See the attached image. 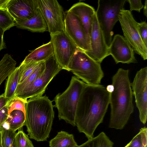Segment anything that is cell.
I'll use <instances>...</instances> for the list:
<instances>
[{"mask_svg":"<svg viewBox=\"0 0 147 147\" xmlns=\"http://www.w3.org/2000/svg\"><path fill=\"white\" fill-rule=\"evenodd\" d=\"M124 147H130V145L129 143L126 146H125Z\"/></svg>","mask_w":147,"mask_h":147,"instance_id":"60d3db41","label":"cell"},{"mask_svg":"<svg viewBox=\"0 0 147 147\" xmlns=\"http://www.w3.org/2000/svg\"><path fill=\"white\" fill-rule=\"evenodd\" d=\"M41 62H22L19 66L20 68V72L18 84L22 83L30 76Z\"/></svg>","mask_w":147,"mask_h":147,"instance_id":"d4e9b609","label":"cell"},{"mask_svg":"<svg viewBox=\"0 0 147 147\" xmlns=\"http://www.w3.org/2000/svg\"><path fill=\"white\" fill-rule=\"evenodd\" d=\"M20 72V68L19 66L7 77L3 94L5 97L9 99L15 96V92L18 84Z\"/></svg>","mask_w":147,"mask_h":147,"instance_id":"44dd1931","label":"cell"},{"mask_svg":"<svg viewBox=\"0 0 147 147\" xmlns=\"http://www.w3.org/2000/svg\"><path fill=\"white\" fill-rule=\"evenodd\" d=\"M124 38L134 52L140 55L144 60L147 59V47L142 41L139 33L137 22L131 12L124 9L118 15Z\"/></svg>","mask_w":147,"mask_h":147,"instance_id":"52a82bcc","label":"cell"},{"mask_svg":"<svg viewBox=\"0 0 147 147\" xmlns=\"http://www.w3.org/2000/svg\"><path fill=\"white\" fill-rule=\"evenodd\" d=\"M126 1L129 4V11L131 12L133 10H135L140 12L141 9L144 7V5L141 0H127Z\"/></svg>","mask_w":147,"mask_h":147,"instance_id":"1f68e13d","label":"cell"},{"mask_svg":"<svg viewBox=\"0 0 147 147\" xmlns=\"http://www.w3.org/2000/svg\"><path fill=\"white\" fill-rule=\"evenodd\" d=\"M55 57L62 69L69 71V64L78 49L65 32L50 35Z\"/></svg>","mask_w":147,"mask_h":147,"instance_id":"30bf717a","label":"cell"},{"mask_svg":"<svg viewBox=\"0 0 147 147\" xmlns=\"http://www.w3.org/2000/svg\"><path fill=\"white\" fill-rule=\"evenodd\" d=\"M4 128V127L3 126L1 127L0 128V132H1L2 131L3 129Z\"/></svg>","mask_w":147,"mask_h":147,"instance_id":"ab89813d","label":"cell"},{"mask_svg":"<svg viewBox=\"0 0 147 147\" xmlns=\"http://www.w3.org/2000/svg\"><path fill=\"white\" fill-rule=\"evenodd\" d=\"M90 50L84 51L88 56L100 63L109 55L102 32L97 21L96 13L94 16L90 38Z\"/></svg>","mask_w":147,"mask_h":147,"instance_id":"4fadbf2b","label":"cell"},{"mask_svg":"<svg viewBox=\"0 0 147 147\" xmlns=\"http://www.w3.org/2000/svg\"><path fill=\"white\" fill-rule=\"evenodd\" d=\"M131 86L141 122L144 124L147 118V67L138 71Z\"/></svg>","mask_w":147,"mask_h":147,"instance_id":"8fae6325","label":"cell"},{"mask_svg":"<svg viewBox=\"0 0 147 147\" xmlns=\"http://www.w3.org/2000/svg\"><path fill=\"white\" fill-rule=\"evenodd\" d=\"M38 8L47 25L50 35L65 32L64 13L56 0H37Z\"/></svg>","mask_w":147,"mask_h":147,"instance_id":"9c48e42d","label":"cell"},{"mask_svg":"<svg viewBox=\"0 0 147 147\" xmlns=\"http://www.w3.org/2000/svg\"><path fill=\"white\" fill-rule=\"evenodd\" d=\"M129 74L128 69L119 68L112 77L114 90L110 95L109 128L123 129L134 112L133 95Z\"/></svg>","mask_w":147,"mask_h":147,"instance_id":"7a4b0ae2","label":"cell"},{"mask_svg":"<svg viewBox=\"0 0 147 147\" xmlns=\"http://www.w3.org/2000/svg\"><path fill=\"white\" fill-rule=\"evenodd\" d=\"M54 54L53 45L51 41L36 48L25 58L22 61L38 62L45 61Z\"/></svg>","mask_w":147,"mask_h":147,"instance_id":"ac0fdd59","label":"cell"},{"mask_svg":"<svg viewBox=\"0 0 147 147\" xmlns=\"http://www.w3.org/2000/svg\"><path fill=\"white\" fill-rule=\"evenodd\" d=\"M86 83L76 76L72 77L69 84L62 93L55 97L54 107L57 108L59 120L63 119L73 126L79 99Z\"/></svg>","mask_w":147,"mask_h":147,"instance_id":"277c9868","label":"cell"},{"mask_svg":"<svg viewBox=\"0 0 147 147\" xmlns=\"http://www.w3.org/2000/svg\"><path fill=\"white\" fill-rule=\"evenodd\" d=\"M8 116V109L6 105L0 110V128L2 127Z\"/></svg>","mask_w":147,"mask_h":147,"instance_id":"d6a6232c","label":"cell"},{"mask_svg":"<svg viewBox=\"0 0 147 147\" xmlns=\"http://www.w3.org/2000/svg\"><path fill=\"white\" fill-rule=\"evenodd\" d=\"M107 91L110 93L113 92L114 90V87L112 84L109 85L107 86L106 87Z\"/></svg>","mask_w":147,"mask_h":147,"instance_id":"8d00e7d4","label":"cell"},{"mask_svg":"<svg viewBox=\"0 0 147 147\" xmlns=\"http://www.w3.org/2000/svg\"><path fill=\"white\" fill-rule=\"evenodd\" d=\"M16 147H34L28 136L20 129L15 136Z\"/></svg>","mask_w":147,"mask_h":147,"instance_id":"f546056e","label":"cell"},{"mask_svg":"<svg viewBox=\"0 0 147 147\" xmlns=\"http://www.w3.org/2000/svg\"><path fill=\"white\" fill-rule=\"evenodd\" d=\"M110 95L102 85L85 84L78 101L75 122L78 131L84 133L88 139L93 137L96 129L103 122Z\"/></svg>","mask_w":147,"mask_h":147,"instance_id":"6da1fadb","label":"cell"},{"mask_svg":"<svg viewBox=\"0 0 147 147\" xmlns=\"http://www.w3.org/2000/svg\"><path fill=\"white\" fill-rule=\"evenodd\" d=\"M45 67V61H42L37 68L22 83L18 84L15 92L18 96L32 83L43 72Z\"/></svg>","mask_w":147,"mask_h":147,"instance_id":"cb8c5ba5","label":"cell"},{"mask_svg":"<svg viewBox=\"0 0 147 147\" xmlns=\"http://www.w3.org/2000/svg\"><path fill=\"white\" fill-rule=\"evenodd\" d=\"M16 23L7 9H0V28L4 32L16 26Z\"/></svg>","mask_w":147,"mask_h":147,"instance_id":"484cf974","label":"cell"},{"mask_svg":"<svg viewBox=\"0 0 147 147\" xmlns=\"http://www.w3.org/2000/svg\"><path fill=\"white\" fill-rule=\"evenodd\" d=\"M26 121L25 113L19 110H14L8 114L5 122L7 128L15 131L21 129L24 125Z\"/></svg>","mask_w":147,"mask_h":147,"instance_id":"ffe728a7","label":"cell"},{"mask_svg":"<svg viewBox=\"0 0 147 147\" xmlns=\"http://www.w3.org/2000/svg\"><path fill=\"white\" fill-rule=\"evenodd\" d=\"M52 102L46 95L27 100L24 125L30 139L39 142L49 138L54 117Z\"/></svg>","mask_w":147,"mask_h":147,"instance_id":"3957f363","label":"cell"},{"mask_svg":"<svg viewBox=\"0 0 147 147\" xmlns=\"http://www.w3.org/2000/svg\"><path fill=\"white\" fill-rule=\"evenodd\" d=\"M16 26L19 28L27 29L32 32H43L48 30L45 21L39 9L29 19L17 22Z\"/></svg>","mask_w":147,"mask_h":147,"instance_id":"e0dca14e","label":"cell"},{"mask_svg":"<svg viewBox=\"0 0 147 147\" xmlns=\"http://www.w3.org/2000/svg\"><path fill=\"white\" fill-rule=\"evenodd\" d=\"M9 0H0V9H7V5Z\"/></svg>","mask_w":147,"mask_h":147,"instance_id":"d590c367","label":"cell"},{"mask_svg":"<svg viewBox=\"0 0 147 147\" xmlns=\"http://www.w3.org/2000/svg\"><path fill=\"white\" fill-rule=\"evenodd\" d=\"M145 147H147V146H146Z\"/></svg>","mask_w":147,"mask_h":147,"instance_id":"b9f144b4","label":"cell"},{"mask_svg":"<svg viewBox=\"0 0 147 147\" xmlns=\"http://www.w3.org/2000/svg\"><path fill=\"white\" fill-rule=\"evenodd\" d=\"M16 64L10 55H4L0 61V85L15 69Z\"/></svg>","mask_w":147,"mask_h":147,"instance_id":"7402d4cb","label":"cell"},{"mask_svg":"<svg viewBox=\"0 0 147 147\" xmlns=\"http://www.w3.org/2000/svg\"><path fill=\"white\" fill-rule=\"evenodd\" d=\"M113 142L106 134L102 132L95 137L76 147H113Z\"/></svg>","mask_w":147,"mask_h":147,"instance_id":"603a6c76","label":"cell"},{"mask_svg":"<svg viewBox=\"0 0 147 147\" xmlns=\"http://www.w3.org/2000/svg\"><path fill=\"white\" fill-rule=\"evenodd\" d=\"M69 10L76 15L80 19L90 50V35L93 20L96 13L94 9L87 3L79 2L74 4Z\"/></svg>","mask_w":147,"mask_h":147,"instance_id":"2e32d148","label":"cell"},{"mask_svg":"<svg viewBox=\"0 0 147 147\" xmlns=\"http://www.w3.org/2000/svg\"><path fill=\"white\" fill-rule=\"evenodd\" d=\"M27 100L18 96H14L9 99L6 105L9 114L14 110H20L25 113V105Z\"/></svg>","mask_w":147,"mask_h":147,"instance_id":"f1b7e54d","label":"cell"},{"mask_svg":"<svg viewBox=\"0 0 147 147\" xmlns=\"http://www.w3.org/2000/svg\"><path fill=\"white\" fill-rule=\"evenodd\" d=\"M64 14L65 33L78 49L85 52L90 50L83 27L78 18L69 10Z\"/></svg>","mask_w":147,"mask_h":147,"instance_id":"7c38bea8","label":"cell"},{"mask_svg":"<svg viewBox=\"0 0 147 147\" xmlns=\"http://www.w3.org/2000/svg\"><path fill=\"white\" fill-rule=\"evenodd\" d=\"M143 13L146 17L147 16V0H146L144 3V6Z\"/></svg>","mask_w":147,"mask_h":147,"instance_id":"74e56055","label":"cell"},{"mask_svg":"<svg viewBox=\"0 0 147 147\" xmlns=\"http://www.w3.org/2000/svg\"><path fill=\"white\" fill-rule=\"evenodd\" d=\"M130 147H145L147 146V128H141L139 132L129 143Z\"/></svg>","mask_w":147,"mask_h":147,"instance_id":"4316f807","label":"cell"},{"mask_svg":"<svg viewBox=\"0 0 147 147\" xmlns=\"http://www.w3.org/2000/svg\"><path fill=\"white\" fill-rule=\"evenodd\" d=\"M50 147H76L78 145L73 134L61 131L49 142Z\"/></svg>","mask_w":147,"mask_h":147,"instance_id":"d6986e66","label":"cell"},{"mask_svg":"<svg viewBox=\"0 0 147 147\" xmlns=\"http://www.w3.org/2000/svg\"><path fill=\"white\" fill-rule=\"evenodd\" d=\"M126 0H98L96 15L109 47L113 39V28L119 21L118 15Z\"/></svg>","mask_w":147,"mask_h":147,"instance_id":"8992f818","label":"cell"},{"mask_svg":"<svg viewBox=\"0 0 147 147\" xmlns=\"http://www.w3.org/2000/svg\"><path fill=\"white\" fill-rule=\"evenodd\" d=\"M45 67L42 74L18 96L27 100L42 95L47 88L54 77L62 69L54 55L45 61Z\"/></svg>","mask_w":147,"mask_h":147,"instance_id":"ba28073f","label":"cell"},{"mask_svg":"<svg viewBox=\"0 0 147 147\" xmlns=\"http://www.w3.org/2000/svg\"><path fill=\"white\" fill-rule=\"evenodd\" d=\"M1 132H0V147H3L2 143Z\"/></svg>","mask_w":147,"mask_h":147,"instance_id":"f35d334b","label":"cell"},{"mask_svg":"<svg viewBox=\"0 0 147 147\" xmlns=\"http://www.w3.org/2000/svg\"><path fill=\"white\" fill-rule=\"evenodd\" d=\"M4 32L0 28V51L6 48V45L3 39Z\"/></svg>","mask_w":147,"mask_h":147,"instance_id":"e575fe53","label":"cell"},{"mask_svg":"<svg viewBox=\"0 0 147 147\" xmlns=\"http://www.w3.org/2000/svg\"><path fill=\"white\" fill-rule=\"evenodd\" d=\"M9 100L5 97L4 94L0 95V110L6 105Z\"/></svg>","mask_w":147,"mask_h":147,"instance_id":"836d02e7","label":"cell"},{"mask_svg":"<svg viewBox=\"0 0 147 147\" xmlns=\"http://www.w3.org/2000/svg\"><path fill=\"white\" fill-rule=\"evenodd\" d=\"M16 134V131L4 127L1 132L3 147H16L15 136Z\"/></svg>","mask_w":147,"mask_h":147,"instance_id":"83f0119b","label":"cell"},{"mask_svg":"<svg viewBox=\"0 0 147 147\" xmlns=\"http://www.w3.org/2000/svg\"><path fill=\"white\" fill-rule=\"evenodd\" d=\"M38 9L37 0H9L7 9L17 22L30 18Z\"/></svg>","mask_w":147,"mask_h":147,"instance_id":"9a60e30c","label":"cell"},{"mask_svg":"<svg viewBox=\"0 0 147 147\" xmlns=\"http://www.w3.org/2000/svg\"><path fill=\"white\" fill-rule=\"evenodd\" d=\"M109 51V55L112 56L116 64L138 62L132 48L124 37L120 34H116L113 38Z\"/></svg>","mask_w":147,"mask_h":147,"instance_id":"5bb4252c","label":"cell"},{"mask_svg":"<svg viewBox=\"0 0 147 147\" xmlns=\"http://www.w3.org/2000/svg\"><path fill=\"white\" fill-rule=\"evenodd\" d=\"M68 68L77 78L90 85L100 84L104 77L100 63L79 49L72 57Z\"/></svg>","mask_w":147,"mask_h":147,"instance_id":"5b68a950","label":"cell"},{"mask_svg":"<svg viewBox=\"0 0 147 147\" xmlns=\"http://www.w3.org/2000/svg\"><path fill=\"white\" fill-rule=\"evenodd\" d=\"M138 28L140 36L143 43L147 47V23L146 21L138 23Z\"/></svg>","mask_w":147,"mask_h":147,"instance_id":"4dcf8cb0","label":"cell"}]
</instances>
